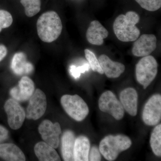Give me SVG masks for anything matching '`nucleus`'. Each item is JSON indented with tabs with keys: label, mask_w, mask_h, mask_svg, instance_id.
Listing matches in <instances>:
<instances>
[{
	"label": "nucleus",
	"mask_w": 161,
	"mask_h": 161,
	"mask_svg": "<svg viewBox=\"0 0 161 161\" xmlns=\"http://www.w3.org/2000/svg\"><path fill=\"white\" fill-rule=\"evenodd\" d=\"M139 20V16L134 11H129L125 15H119L113 26L117 39L125 42L135 41L140 35V31L136 26Z\"/></svg>",
	"instance_id": "1"
},
{
	"label": "nucleus",
	"mask_w": 161,
	"mask_h": 161,
	"mask_svg": "<svg viewBox=\"0 0 161 161\" xmlns=\"http://www.w3.org/2000/svg\"><path fill=\"white\" fill-rule=\"evenodd\" d=\"M39 38L45 43H51L57 40L62 32V22L56 12L50 11L43 14L37 22Z\"/></svg>",
	"instance_id": "2"
},
{
	"label": "nucleus",
	"mask_w": 161,
	"mask_h": 161,
	"mask_svg": "<svg viewBox=\"0 0 161 161\" xmlns=\"http://www.w3.org/2000/svg\"><path fill=\"white\" fill-rule=\"evenodd\" d=\"M132 145V141L126 136L108 135L106 136L99 144L101 153L107 160H115L119 153L128 150Z\"/></svg>",
	"instance_id": "3"
},
{
	"label": "nucleus",
	"mask_w": 161,
	"mask_h": 161,
	"mask_svg": "<svg viewBox=\"0 0 161 161\" xmlns=\"http://www.w3.org/2000/svg\"><path fill=\"white\" fill-rule=\"evenodd\" d=\"M157 62L154 57L148 55L142 58L136 66L137 81L142 85L144 89L155 79L158 73Z\"/></svg>",
	"instance_id": "4"
},
{
	"label": "nucleus",
	"mask_w": 161,
	"mask_h": 161,
	"mask_svg": "<svg viewBox=\"0 0 161 161\" xmlns=\"http://www.w3.org/2000/svg\"><path fill=\"white\" fill-rule=\"evenodd\" d=\"M60 102L68 115L77 121L83 120L88 115V107L79 95H63L61 97Z\"/></svg>",
	"instance_id": "5"
},
{
	"label": "nucleus",
	"mask_w": 161,
	"mask_h": 161,
	"mask_svg": "<svg viewBox=\"0 0 161 161\" xmlns=\"http://www.w3.org/2000/svg\"><path fill=\"white\" fill-rule=\"evenodd\" d=\"M98 107L101 111L108 113L117 120L122 119L125 115L122 104L111 91H107L101 95Z\"/></svg>",
	"instance_id": "6"
},
{
	"label": "nucleus",
	"mask_w": 161,
	"mask_h": 161,
	"mask_svg": "<svg viewBox=\"0 0 161 161\" xmlns=\"http://www.w3.org/2000/svg\"><path fill=\"white\" fill-rule=\"evenodd\" d=\"M47 106L46 96L44 92L37 89L34 91L30 98L26 117L29 119L37 120L41 118L45 112Z\"/></svg>",
	"instance_id": "7"
},
{
	"label": "nucleus",
	"mask_w": 161,
	"mask_h": 161,
	"mask_svg": "<svg viewBox=\"0 0 161 161\" xmlns=\"http://www.w3.org/2000/svg\"><path fill=\"white\" fill-rule=\"evenodd\" d=\"M142 119L145 124L154 126L159 122L161 118V96L159 94L153 95L144 107Z\"/></svg>",
	"instance_id": "8"
},
{
	"label": "nucleus",
	"mask_w": 161,
	"mask_h": 161,
	"mask_svg": "<svg viewBox=\"0 0 161 161\" xmlns=\"http://www.w3.org/2000/svg\"><path fill=\"white\" fill-rule=\"evenodd\" d=\"M4 109L8 118L9 127L14 130H17L23 125L26 118V112L18 102L10 98L6 102Z\"/></svg>",
	"instance_id": "9"
},
{
	"label": "nucleus",
	"mask_w": 161,
	"mask_h": 161,
	"mask_svg": "<svg viewBox=\"0 0 161 161\" xmlns=\"http://www.w3.org/2000/svg\"><path fill=\"white\" fill-rule=\"evenodd\" d=\"M38 130L44 142L55 149L58 148L59 145V136L61 133L59 123H53L51 121L46 119L40 124Z\"/></svg>",
	"instance_id": "10"
},
{
	"label": "nucleus",
	"mask_w": 161,
	"mask_h": 161,
	"mask_svg": "<svg viewBox=\"0 0 161 161\" xmlns=\"http://www.w3.org/2000/svg\"><path fill=\"white\" fill-rule=\"evenodd\" d=\"M157 47V38L153 34H143L133 43L132 54L144 57L150 55Z\"/></svg>",
	"instance_id": "11"
},
{
	"label": "nucleus",
	"mask_w": 161,
	"mask_h": 161,
	"mask_svg": "<svg viewBox=\"0 0 161 161\" xmlns=\"http://www.w3.org/2000/svg\"><path fill=\"white\" fill-rule=\"evenodd\" d=\"M35 91V85L33 80L27 76L21 78L18 86L10 90V94L15 100L20 102L28 100Z\"/></svg>",
	"instance_id": "12"
},
{
	"label": "nucleus",
	"mask_w": 161,
	"mask_h": 161,
	"mask_svg": "<svg viewBox=\"0 0 161 161\" xmlns=\"http://www.w3.org/2000/svg\"><path fill=\"white\" fill-rule=\"evenodd\" d=\"M98 61L104 74L108 78H118L125 69L123 64L112 61L108 56L105 54L100 56Z\"/></svg>",
	"instance_id": "13"
},
{
	"label": "nucleus",
	"mask_w": 161,
	"mask_h": 161,
	"mask_svg": "<svg viewBox=\"0 0 161 161\" xmlns=\"http://www.w3.org/2000/svg\"><path fill=\"white\" fill-rule=\"evenodd\" d=\"M108 31L97 20L92 21L87 30V40L93 45H102L104 39L108 37Z\"/></svg>",
	"instance_id": "14"
},
{
	"label": "nucleus",
	"mask_w": 161,
	"mask_h": 161,
	"mask_svg": "<svg viewBox=\"0 0 161 161\" xmlns=\"http://www.w3.org/2000/svg\"><path fill=\"white\" fill-rule=\"evenodd\" d=\"M121 103L124 109L130 115L135 116L137 114L138 95L134 88H128L122 91L119 95Z\"/></svg>",
	"instance_id": "15"
},
{
	"label": "nucleus",
	"mask_w": 161,
	"mask_h": 161,
	"mask_svg": "<svg viewBox=\"0 0 161 161\" xmlns=\"http://www.w3.org/2000/svg\"><path fill=\"white\" fill-rule=\"evenodd\" d=\"M11 69L16 75H28L33 70V66L26 60L24 53L20 52L15 54L11 62Z\"/></svg>",
	"instance_id": "16"
},
{
	"label": "nucleus",
	"mask_w": 161,
	"mask_h": 161,
	"mask_svg": "<svg viewBox=\"0 0 161 161\" xmlns=\"http://www.w3.org/2000/svg\"><path fill=\"white\" fill-rule=\"evenodd\" d=\"M35 154L41 161H61L55 148L45 142H39L34 147Z\"/></svg>",
	"instance_id": "17"
},
{
	"label": "nucleus",
	"mask_w": 161,
	"mask_h": 161,
	"mask_svg": "<svg viewBox=\"0 0 161 161\" xmlns=\"http://www.w3.org/2000/svg\"><path fill=\"white\" fill-rule=\"evenodd\" d=\"M0 157L6 161H24L26 157L23 151L12 143L0 145Z\"/></svg>",
	"instance_id": "18"
},
{
	"label": "nucleus",
	"mask_w": 161,
	"mask_h": 161,
	"mask_svg": "<svg viewBox=\"0 0 161 161\" xmlns=\"http://www.w3.org/2000/svg\"><path fill=\"white\" fill-rule=\"evenodd\" d=\"M90 148V141L86 136H80L75 139L74 151V161H89Z\"/></svg>",
	"instance_id": "19"
},
{
	"label": "nucleus",
	"mask_w": 161,
	"mask_h": 161,
	"mask_svg": "<svg viewBox=\"0 0 161 161\" xmlns=\"http://www.w3.org/2000/svg\"><path fill=\"white\" fill-rule=\"evenodd\" d=\"M75 139V134L70 130H67L63 133L61 139V153L64 161H74Z\"/></svg>",
	"instance_id": "20"
},
{
	"label": "nucleus",
	"mask_w": 161,
	"mask_h": 161,
	"mask_svg": "<svg viewBox=\"0 0 161 161\" xmlns=\"http://www.w3.org/2000/svg\"><path fill=\"white\" fill-rule=\"evenodd\" d=\"M150 146L155 155H161V125H158L153 129L150 140Z\"/></svg>",
	"instance_id": "21"
},
{
	"label": "nucleus",
	"mask_w": 161,
	"mask_h": 161,
	"mask_svg": "<svg viewBox=\"0 0 161 161\" xmlns=\"http://www.w3.org/2000/svg\"><path fill=\"white\" fill-rule=\"evenodd\" d=\"M24 6L25 14L28 17H32L37 14L41 9L40 0H21Z\"/></svg>",
	"instance_id": "22"
},
{
	"label": "nucleus",
	"mask_w": 161,
	"mask_h": 161,
	"mask_svg": "<svg viewBox=\"0 0 161 161\" xmlns=\"http://www.w3.org/2000/svg\"><path fill=\"white\" fill-rule=\"evenodd\" d=\"M85 57L92 69L94 72H96L101 75L104 74L103 71L101 67L99 61L95 54L89 49L85 50Z\"/></svg>",
	"instance_id": "23"
},
{
	"label": "nucleus",
	"mask_w": 161,
	"mask_h": 161,
	"mask_svg": "<svg viewBox=\"0 0 161 161\" xmlns=\"http://www.w3.org/2000/svg\"><path fill=\"white\" fill-rule=\"evenodd\" d=\"M143 9L149 11H155L161 7V0H135Z\"/></svg>",
	"instance_id": "24"
},
{
	"label": "nucleus",
	"mask_w": 161,
	"mask_h": 161,
	"mask_svg": "<svg viewBox=\"0 0 161 161\" xmlns=\"http://www.w3.org/2000/svg\"><path fill=\"white\" fill-rule=\"evenodd\" d=\"M13 23V18L9 12L0 10V32L3 28L11 26Z\"/></svg>",
	"instance_id": "25"
},
{
	"label": "nucleus",
	"mask_w": 161,
	"mask_h": 161,
	"mask_svg": "<svg viewBox=\"0 0 161 161\" xmlns=\"http://www.w3.org/2000/svg\"><path fill=\"white\" fill-rule=\"evenodd\" d=\"M90 66L88 64H85L81 66L76 67L75 65H71L69 67V72L70 75L75 79L80 77L81 74L89 70Z\"/></svg>",
	"instance_id": "26"
},
{
	"label": "nucleus",
	"mask_w": 161,
	"mask_h": 161,
	"mask_svg": "<svg viewBox=\"0 0 161 161\" xmlns=\"http://www.w3.org/2000/svg\"><path fill=\"white\" fill-rule=\"evenodd\" d=\"M99 149L94 146L90 148L89 153L88 159L91 161H99L101 160V155Z\"/></svg>",
	"instance_id": "27"
},
{
	"label": "nucleus",
	"mask_w": 161,
	"mask_h": 161,
	"mask_svg": "<svg viewBox=\"0 0 161 161\" xmlns=\"http://www.w3.org/2000/svg\"><path fill=\"white\" fill-rule=\"evenodd\" d=\"M8 131L5 127L0 125V142L8 138Z\"/></svg>",
	"instance_id": "28"
},
{
	"label": "nucleus",
	"mask_w": 161,
	"mask_h": 161,
	"mask_svg": "<svg viewBox=\"0 0 161 161\" xmlns=\"http://www.w3.org/2000/svg\"><path fill=\"white\" fill-rule=\"evenodd\" d=\"M7 53V50L6 47L3 45H0V61L3 60Z\"/></svg>",
	"instance_id": "29"
}]
</instances>
